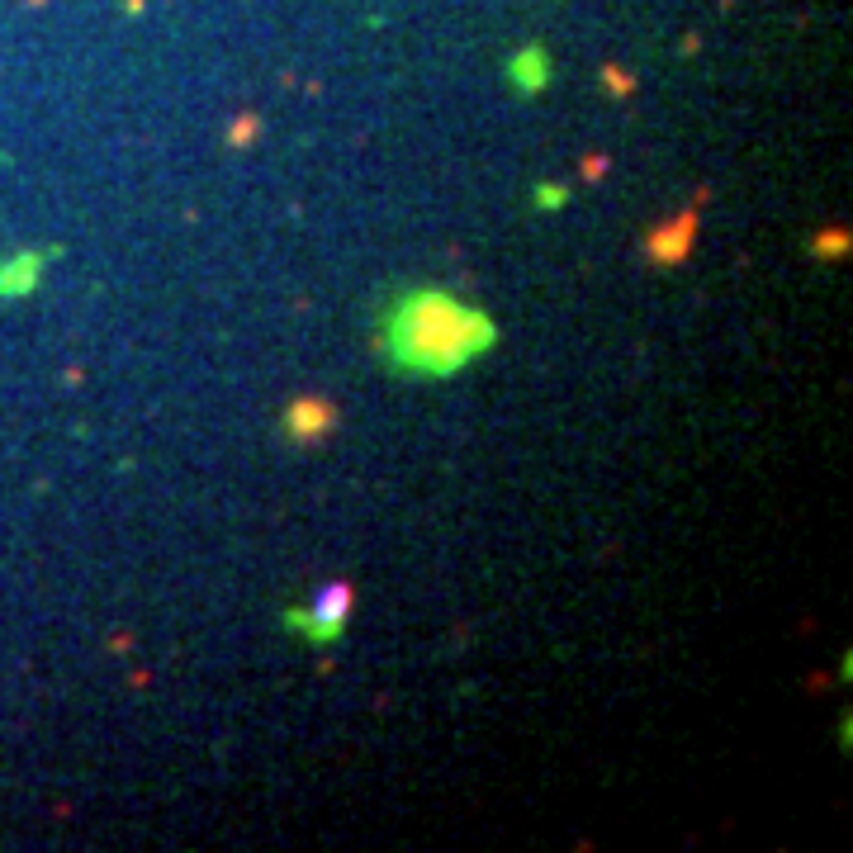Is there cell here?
<instances>
[{
	"instance_id": "1",
	"label": "cell",
	"mask_w": 853,
	"mask_h": 853,
	"mask_svg": "<svg viewBox=\"0 0 853 853\" xmlns=\"http://www.w3.org/2000/svg\"><path fill=\"white\" fill-rule=\"evenodd\" d=\"M380 342L394 370L418 375V380H441V375H455L460 365H470L479 351H489L493 323L451 294L413 290L384 313Z\"/></svg>"
},
{
	"instance_id": "2",
	"label": "cell",
	"mask_w": 853,
	"mask_h": 853,
	"mask_svg": "<svg viewBox=\"0 0 853 853\" xmlns=\"http://www.w3.org/2000/svg\"><path fill=\"white\" fill-rule=\"evenodd\" d=\"M290 626L299 631V636H309L313 645L337 640V636H342V626H346V588H327L313 612H294Z\"/></svg>"
}]
</instances>
